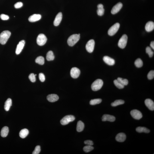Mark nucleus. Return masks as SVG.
Here are the masks:
<instances>
[{"label": "nucleus", "mask_w": 154, "mask_h": 154, "mask_svg": "<svg viewBox=\"0 0 154 154\" xmlns=\"http://www.w3.org/2000/svg\"><path fill=\"white\" fill-rule=\"evenodd\" d=\"M146 53L149 55V57H152L154 55V52L152 51L151 48L149 47H147L146 49Z\"/></svg>", "instance_id": "nucleus-34"}, {"label": "nucleus", "mask_w": 154, "mask_h": 154, "mask_svg": "<svg viewBox=\"0 0 154 154\" xmlns=\"http://www.w3.org/2000/svg\"><path fill=\"white\" fill-rule=\"evenodd\" d=\"M0 17L1 20H7L9 18V17L8 15L4 14H1Z\"/></svg>", "instance_id": "nucleus-40"}, {"label": "nucleus", "mask_w": 154, "mask_h": 154, "mask_svg": "<svg viewBox=\"0 0 154 154\" xmlns=\"http://www.w3.org/2000/svg\"><path fill=\"white\" fill-rule=\"evenodd\" d=\"M145 28L147 32H150L153 31L154 29V23L152 21L148 22L146 24Z\"/></svg>", "instance_id": "nucleus-20"}, {"label": "nucleus", "mask_w": 154, "mask_h": 154, "mask_svg": "<svg viewBox=\"0 0 154 154\" xmlns=\"http://www.w3.org/2000/svg\"><path fill=\"white\" fill-rule=\"evenodd\" d=\"M62 18V14L61 12H60L56 16L54 21V25L55 26H57L61 22Z\"/></svg>", "instance_id": "nucleus-16"}, {"label": "nucleus", "mask_w": 154, "mask_h": 154, "mask_svg": "<svg viewBox=\"0 0 154 154\" xmlns=\"http://www.w3.org/2000/svg\"><path fill=\"white\" fill-rule=\"evenodd\" d=\"M147 77L148 79L149 80L153 79L154 77V71L152 70L149 72L148 74Z\"/></svg>", "instance_id": "nucleus-37"}, {"label": "nucleus", "mask_w": 154, "mask_h": 154, "mask_svg": "<svg viewBox=\"0 0 154 154\" xmlns=\"http://www.w3.org/2000/svg\"><path fill=\"white\" fill-rule=\"evenodd\" d=\"M29 133V132L27 129L22 130L19 133V136L22 138H24L26 137Z\"/></svg>", "instance_id": "nucleus-24"}, {"label": "nucleus", "mask_w": 154, "mask_h": 154, "mask_svg": "<svg viewBox=\"0 0 154 154\" xmlns=\"http://www.w3.org/2000/svg\"><path fill=\"white\" fill-rule=\"evenodd\" d=\"M103 84V82L101 79H97L91 85L92 89L94 91H97L101 88Z\"/></svg>", "instance_id": "nucleus-3"}, {"label": "nucleus", "mask_w": 154, "mask_h": 154, "mask_svg": "<svg viewBox=\"0 0 154 154\" xmlns=\"http://www.w3.org/2000/svg\"><path fill=\"white\" fill-rule=\"evenodd\" d=\"M124 103V101L122 100H116L111 103V105L112 106L115 107L119 105L123 104Z\"/></svg>", "instance_id": "nucleus-29"}, {"label": "nucleus", "mask_w": 154, "mask_h": 154, "mask_svg": "<svg viewBox=\"0 0 154 154\" xmlns=\"http://www.w3.org/2000/svg\"><path fill=\"white\" fill-rule=\"evenodd\" d=\"M12 105V100L11 99L9 98L5 102L4 108L5 110L8 111L10 109Z\"/></svg>", "instance_id": "nucleus-22"}, {"label": "nucleus", "mask_w": 154, "mask_h": 154, "mask_svg": "<svg viewBox=\"0 0 154 154\" xmlns=\"http://www.w3.org/2000/svg\"><path fill=\"white\" fill-rule=\"evenodd\" d=\"M80 35L77 34L72 35L69 37L67 40V43L69 46H73L79 40Z\"/></svg>", "instance_id": "nucleus-2"}, {"label": "nucleus", "mask_w": 154, "mask_h": 154, "mask_svg": "<svg viewBox=\"0 0 154 154\" xmlns=\"http://www.w3.org/2000/svg\"><path fill=\"white\" fill-rule=\"evenodd\" d=\"M23 3L21 2H19L16 3L14 5V7L16 8H19L23 6Z\"/></svg>", "instance_id": "nucleus-41"}, {"label": "nucleus", "mask_w": 154, "mask_h": 154, "mask_svg": "<svg viewBox=\"0 0 154 154\" xmlns=\"http://www.w3.org/2000/svg\"><path fill=\"white\" fill-rule=\"evenodd\" d=\"M128 40V37L126 35L124 34L120 39L118 42V46L120 48L124 49L126 46Z\"/></svg>", "instance_id": "nucleus-7"}, {"label": "nucleus", "mask_w": 154, "mask_h": 154, "mask_svg": "<svg viewBox=\"0 0 154 154\" xmlns=\"http://www.w3.org/2000/svg\"><path fill=\"white\" fill-rule=\"evenodd\" d=\"M130 113L132 117L136 120H140L143 117L141 112L137 110H132Z\"/></svg>", "instance_id": "nucleus-9"}, {"label": "nucleus", "mask_w": 154, "mask_h": 154, "mask_svg": "<svg viewBox=\"0 0 154 154\" xmlns=\"http://www.w3.org/2000/svg\"><path fill=\"white\" fill-rule=\"evenodd\" d=\"M39 79L41 82H44L45 80V77L43 73H41L39 74Z\"/></svg>", "instance_id": "nucleus-39"}, {"label": "nucleus", "mask_w": 154, "mask_h": 154, "mask_svg": "<svg viewBox=\"0 0 154 154\" xmlns=\"http://www.w3.org/2000/svg\"><path fill=\"white\" fill-rule=\"evenodd\" d=\"M145 103L148 109L151 110H154V103L153 100L150 99H147L145 101Z\"/></svg>", "instance_id": "nucleus-13"}, {"label": "nucleus", "mask_w": 154, "mask_h": 154, "mask_svg": "<svg viewBox=\"0 0 154 154\" xmlns=\"http://www.w3.org/2000/svg\"><path fill=\"white\" fill-rule=\"evenodd\" d=\"M55 56L54 53L52 51H50L47 53L46 55V59L48 61H51L54 60Z\"/></svg>", "instance_id": "nucleus-27"}, {"label": "nucleus", "mask_w": 154, "mask_h": 154, "mask_svg": "<svg viewBox=\"0 0 154 154\" xmlns=\"http://www.w3.org/2000/svg\"><path fill=\"white\" fill-rule=\"evenodd\" d=\"M29 78L30 81L33 82H35L36 81V77L35 75L33 73H31L29 75Z\"/></svg>", "instance_id": "nucleus-38"}, {"label": "nucleus", "mask_w": 154, "mask_h": 154, "mask_svg": "<svg viewBox=\"0 0 154 154\" xmlns=\"http://www.w3.org/2000/svg\"><path fill=\"white\" fill-rule=\"evenodd\" d=\"M47 40V38L45 35L40 34L38 35L37 39V43L38 45L42 46L45 45Z\"/></svg>", "instance_id": "nucleus-5"}, {"label": "nucleus", "mask_w": 154, "mask_h": 154, "mask_svg": "<svg viewBox=\"0 0 154 154\" xmlns=\"http://www.w3.org/2000/svg\"><path fill=\"white\" fill-rule=\"evenodd\" d=\"M80 71L77 67H73L71 69L70 74L71 77L74 78H78L80 74Z\"/></svg>", "instance_id": "nucleus-10"}, {"label": "nucleus", "mask_w": 154, "mask_h": 154, "mask_svg": "<svg viewBox=\"0 0 154 154\" xmlns=\"http://www.w3.org/2000/svg\"><path fill=\"white\" fill-rule=\"evenodd\" d=\"M25 44V41L22 40L20 41L16 47V53L17 55L20 54L23 49Z\"/></svg>", "instance_id": "nucleus-11"}, {"label": "nucleus", "mask_w": 154, "mask_h": 154, "mask_svg": "<svg viewBox=\"0 0 154 154\" xmlns=\"http://www.w3.org/2000/svg\"><path fill=\"white\" fill-rule=\"evenodd\" d=\"M95 45V41L94 40L91 39L87 43L86 46V48L89 53H91L94 51Z\"/></svg>", "instance_id": "nucleus-8"}, {"label": "nucleus", "mask_w": 154, "mask_h": 154, "mask_svg": "<svg viewBox=\"0 0 154 154\" xmlns=\"http://www.w3.org/2000/svg\"><path fill=\"white\" fill-rule=\"evenodd\" d=\"M84 143L87 145L92 146L93 145V143L92 141L90 140H87L85 141L84 142Z\"/></svg>", "instance_id": "nucleus-42"}, {"label": "nucleus", "mask_w": 154, "mask_h": 154, "mask_svg": "<svg viewBox=\"0 0 154 154\" xmlns=\"http://www.w3.org/2000/svg\"><path fill=\"white\" fill-rule=\"evenodd\" d=\"M11 35V33L9 31L6 30L3 31L0 34V44L2 45L5 44Z\"/></svg>", "instance_id": "nucleus-1"}, {"label": "nucleus", "mask_w": 154, "mask_h": 154, "mask_svg": "<svg viewBox=\"0 0 154 154\" xmlns=\"http://www.w3.org/2000/svg\"><path fill=\"white\" fill-rule=\"evenodd\" d=\"M102 100L101 99H98L92 100L90 102V104L92 105L99 104L102 102Z\"/></svg>", "instance_id": "nucleus-31"}, {"label": "nucleus", "mask_w": 154, "mask_h": 154, "mask_svg": "<svg viewBox=\"0 0 154 154\" xmlns=\"http://www.w3.org/2000/svg\"><path fill=\"white\" fill-rule=\"evenodd\" d=\"M120 24L119 23H116L111 27L108 31V34L110 36H113L115 35L119 29Z\"/></svg>", "instance_id": "nucleus-6"}, {"label": "nucleus", "mask_w": 154, "mask_h": 154, "mask_svg": "<svg viewBox=\"0 0 154 154\" xmlns=\"http://www.w3.org/2000/svg\"><path fill=\"white\" fill-rule=\"evenodd\" d=\"M9 132L8 127L5 126L3 128L1 131V135L3 137H6L8 136Z\"/></svg>", "instance_id": "nucleus-25"}, {"label": "nucleus", "mask_w": 154, "mask_h": 154, "mask_svg": "<svg viewBox=\"0 0 154 154\" xmlns=\"http://www.w3.org/2000/svg\"><path fill=\"white\" fill-rule=\"evenodd\" d=\"M103 60L105 63L109 66H112L115 64V60L109 56H104L103 58Z\"/></svg>", "instance_id": "nucleus-15"}, {"label": "nucleus", "mask_w": 154, "mask_h": 154, "mask_svg": "<svg viewBox=\"0 0 154 154\" xmlns=\"http://www.w3.org/2000/svg\"><path fill=\"white\" fill-rule=\"evenodd\" d=\"M41 151L40 146H37L35 148L34 150L32 153V154H38Z\"/></svg>", "instance_id": "nucleus-36"}, {"label": "nucleus", "mask_w": 154, "mask_h": 154, "mask_svg": "<svg viewBox=\"0 0 154 154\" xmlns=\"http://www.w3.org/2000/svg\"><path fill=\"white\" fill-rule=\"evenodd\" d=\"M134 64L136 67L138 68L141 67L143 65V61L140 58L137 59L135 62Z\"/></svg>", "instance_id": "nucleus-30"}, {"label": "nucleus", "mask_w": 154, "mask_h": 154, "mask_svg": "<svg viewBox=\"0 0 154 154\" xmlns=\"http://www.w3.org/2000/svg\"><path fill=\"white\" fill-rule=\"evenodd\" d=\"M114 84L119 89H122L124 88V86L121 84L117 80H115L114 81Z\"/></svg>", "instance_id": "nucleus-33"}, {"label": "nucleus", "mask_w": 154, "mask_h": 154, "mask_svg": "<svg viewBox=\"0 0 154 154\" xmlns=\"http://www.w3.org/2000/svg\"><path fill=\"white\" fill-rule=\"evenodd\" d=\"M115 119L116 118L114 116L109 115H104L102 118V121H109L113 122L115 121Z\"/></svg>", "instance_id": "nucleus-14"}, {"label": "nucleus", "mask_w": 154, "mask_h": 154, "mask_svg": "<svg viewBox=\"0 0 154 154\" xmlns=\"http://www.w3.org/2000/svg\"><path fill=\"white\" fill-rule=\"evenodd\" d=\"M35 62L39 65H43L45 63V60L43 57L41 56H39L35 60Z\"/></svg>", "instance_id": "nucleus-28"}, {"label": "nucleus", "mask_w": 154, "mask_h": 154, "mask_svg": "<svg viewBox=\"0 0 154 154\" xmlns=\"http://www.w3.org/2000/svg\"><path fill=\"white\" fill-rule=\"evenodd\" d=\"M83 149L84 151L87 153L93 150L94 149V147L92 146L87 145L84 147Z\"/></svg>", "instance_id": "nucleus-35"}, {"label": "nucleus", "mask_w": 154, "mask_h": 154, "mask_svg": "<svg viewBox=\"0 0 154 154\" xmlns=\"http://www.w3.org/2000/svg\"><path fill=\"white\" fill-rule=\"evenodd\" d=\"M126 138V136L123 133H120L117 135L116 137V140L117 141L123 142L125 141Z\"/></svg>", "instance_id": "nucleus-17"}, {"label": "nucleus", "mask_w": 154, "mask_h": 154, "mask_svg": "<svg viewBox=\"0 0 154 154\" xmlns=\"http://www.w3.org/2000/svg\"><path fill=\"white\" fill-rule=\"evenodd\" d=\"M84 123L81 121H78L77 123V131L78 132L82 131L84 129Z\"/></svg>", "instance_id": "nucleus-23"}, {"label": "nucleus", "mask_w": 154, "mask_h": 154, "mask_svg": "<svg viewBox=\"0 0 154 154\" xmlns=\"http://www.w3.org/2000/svg\"><path fill=\"white\" fill-rule=\"evenodd\" d=\"M117 80L124 86L128 85V81L127 79H123V78L120 77H118Z\"/></svg>", "instance_id": "nucleus-32"}, {"label": "nucleus", "mask_w": 154, "mask_h": 154, "mask_svg": "<svg viewBox=\"0 0 154 154\" xmlns=\"http://www.w3.org/2000/svg\"><path fill=\"white\" fill-rule=\"evenodd\" d=\"M59 97L57 95L51 94L49 95L47 97V99L50 102H54L58 100Z\"/></svg>", "instance_id": "nucleus-19"}, {"label": "nucleus", "mask_w": 154, "mask_h": 154, "mask_svg": "<svg viewBox=\"0 0 154 154\" xmlns=\"http://www.w3.org/2000/svg\"><path fill=\"white\" fill-rule=\"evenodd\" d=\"M75 117L72 115L66 116L62 118L60 121L62 125H67L69 123L72 122L75 120Z\"/></svg>", "instance_id": "nucleus-4"}, {"label": "nucleus", "mask_w": 154, "mask_h": 154, "mask_svg": "<svg viewBox=\"0 0 154 154\" xmlns=\"http://www.w3.org/2000/svg\"><path fill=\"white\" fill-rule=\"evenodd\" d=\"M98 9L97 13L99 16H103L104 14V9L103 8V4H100L97 6Z\"/></svg>", "instance_id": "nucleus-21"}, {"label": "nucleus", "mask_w": 154, "mask_h": 154, "mask_svg": "<svg viewBox=\"0 0 154 154\" xmlns=\"http://www.w3.org/2000/svg\"><path fill=\"white\" fill-rule=\"evenodd\" d=\"M150 46L151 48L154 50V41H152L151 42L150 44Z\"/></svg>", "instance_id": "nucleus-43"}, {"label": "nucleus", "mask_w": 154, "mask_h": 154, "mask_svg": "<svg viewBox=\"0 0 154 154\" xmlns=\"http://www.w3.org/2000/svg\"><path fill=\"white\" fill-rule=\"evenodd\" d=\"M41 16L40 14H34L31 16L28 19L29 21L30 22H36L40 20Z\"/></svg>", "instance_id": "nucleus-18"}, {"label": "nucleus", "mask_w": 154, "mask_h": 154, "mask_svg": "<svg viewBox=\"0 0 154 154\" xmlns=\"http://www.w3.org/2000/svg\"><path fill=\"white\" fill-rule=\"evenodd\" d=\"M136 131L139 133H149L150 132V130L145 127H138L136 128Z\"/></svg>", "instance_id": "nucleus-26"}, {"label": "nucleus", "mask_w": 154, "mask_h": 154, "mask_svg": "<svg viewBox=\"0 0 154 154\" xmlns=\"http://www.w3.org/2000/svg\"><path fill=\"white\" fill-rule=\"evenodd\" d=\"M123 6L121 2H119L114 6L112 8L111 13L113 14H116L119 12L122 8Z\"/></svg>", "instance_id": "nucleus-12"}]
</instances>
